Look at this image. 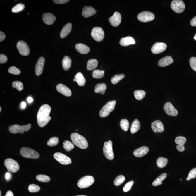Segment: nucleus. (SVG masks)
<instances>
[{
	"instance_id": "obj_3",
	"label": "nucleus",
	"mask_w": 196,
	"mask_h": 196,
	"mask_svg": "<svg viewBox=\"0 0 196 196\" xmlns=\"http://www.w3.org/2000/svg\"><path fill=\"white\" fill-rule=\"evenodd\" d=\"M116 104V101H110L107 103L99 111V115L101 117H107L110 113L114 111Z\"/></svg>"
},
{
	"instance_id": "obj_43",
	"label": "nucleus",
	"mask_w": 196,
	"mask_h": 196,
	"mask_svg": "<svg viewBox=\"0 0 196 196\" xmlns=\"http://www.w3.org/2000/svg\"><path fill=\"white\" fill-rule=\"evenodd\" d=\"M12 86L13 88L17 89L19 91H22L24 88L23 84L19 81H15L13 82L12 83Z\"/></svg>"
},
{
	"instance_id": "obj_14",
	"label": "nucleus",
	"mask_w": 196,
	"mask_h": 196,
	"mask_svg": "<svg viewBox=\"0 0 196 196\" xmlns=\"http://www.w3.org/2000/svg\"><path fill=\"white\" fill-rule=\"evenodd\" d=\"M164 109L166 114L172 116H176L178 114L177 110L175 108L171 102H167L164 106Z\"/></svg>"
},
{
	"instance_id": "obj_49",
	"label": "nucleus",
	"mask_w": 196,
	"mask_h": 196,
	"mask_svg": "<svg viewBox=\"0 0 196 196\" xmlns=\"http://www.w3.org/2000/svg\"><path fill=\"white\" fill-rule=\"evenodd\" d=\"M190 64L191 68L196 72V58L192 57L190 59Z\"/></svg>"
},
{
	"instance_id": "obj_42",
	"label": "nucleus",
	"mask_w": 196,
	"mask_h": 196,
	"mask_svg": "<svg viewBox=\"0 0 196 196\" xmlns=\"http://www.w3.org/2000/svg\"><path fill=\"white\" fill-rule=\"evenodd\" d=\"M59 139L58 137H53L51 138L48 141L47 144L49 147H54L58 144Z\"/></svg>"
},
{
	"instance_id": "obj_18",
	"label": "nucleus",
	"mask_w": 196,
	"mask_h": 196,
	"mask_svg": "<svg viewBox=\"0 0 196 196\" xmlns=\"http://www.w3.org/2000/svg\"><path fill=\"white\" fill-rule=\"evenodd\" d=\"M151 128L152 130L156 133L157 132L162 133L164 130L163 124L160 120H156L152 123Z\"/></svg>"
},
{
	"instance_id": "obj_2",
	"label": "nucleus",
	"mask_w": 196,
	"mask_h": 196,
	"mask_svg": "<svg viewBox=\"0 0 196 196\" xmlns=\"http://www.w3.org/2000/svg\"><path fill=\"white\" fill-rule=\"evenodd\" d=\"M72 142L77 147L81 149H87L88 147V141L85 137L76 133H73L71 135Z\"/></svg>"
},
{
	"instance_id": "obj_22",
	"label": "nucleus",
	"mask_w": 196,
	"mask_h": 196,
	"mask_svg": "<svg viewBox=\"0 0 196 196\" xmlns=\"http://www.w3.org/2000/svg\"><path fill=\"white\" fill-rule=\"evenodd\" d=\"M174 60L171 57L167 56L161 59L158 61V65L161 67H165L172 64Z\"/></svg>"
},
{
	"instance_id": "obj_50",
	"label": "nucleus",
	"mask_w": 196,
	"mask_h": 196,
	"mask_svg": "<svg viewBox=\"0 0 196 196\" xmlns=\"http://www.w3.org/2000/svg\"><path fill=\"white\" fill-rule=\"evenodd\" d=\"M8 60V58L4 54H1L0 55V64H4L7 62Z\"/></svg>"
},
{
	"instance_id": "obj_44",
	"label": "nucleus",
	"mask_w": 196,
	"mask_h": 196,
	"mask_svg": "<svg viewBox=\"0 0 196 196\" xmlns=\"http://www.w3.org/2000/svg\"><path fill=\"white\" fill-rule=\"evenodd\" d=\"M40 190V188L38 185L35 184H31L28 187V190L31 192H38Z\"/></svg>"
},
{
	"instance_id": "obj_30",
	"label": "nucleus",
	"mask_w": 196,
	"mask_h": 196,
	"mask_svg": "<svg viewBox=\"0 0 196 196\" xmlns=\"http://www.w3.org/2000/svg\"><path fill=\"white\" fill-rule=\"evenodd\" d=\"M141 128V124L137 119L134 121L131 125L130 131L131 133L134 134L138 132Z\"/></svg>"
},
{
	"instance_id": "obj_20",
	"label": "nucleus",
	"mask_w": 196,
	"mask_h": 196,
	"mask_svg": "<svg viewBox=\"0 0 196 196\" xmlns=\"http://www.w3.org/2000/svg\"><path fill=\"white\" fill-rule=\"evenodd\" d=\"M43 20L45 24L50 25H52L55 22L56 18L52 13H46L43 15Z\"/></svg>"
},
{
	"instance_id": "obj_33",
	"label": "nucleus",
	"mask_w": 196,
	"mask_h": 196,
	"mask_svg": "<svg viewBox=\"0 0 196 196\" xmlns=\"http://www.w3.org/2000/svg\"><path fill=\"white\" fill-rule=\"evenodd\" d=\"M168 161V160L167 158L160 157L157 159V165L159 168H164L166 166Z\"/></svg>"
},
{
	"instance_id": "obj_31",
	"label": "nucleus",
	"mask_w": 196,
	"mask_h": 196,
	"mask_svg": "<svg viewBox=\"0 0 196 196\" xmlns=\"http://www.w3.org/2000/svg\"><path fill=\"white\" fill-rule=\"evenodd\" d=\"M166 173H162V174L160 175L157 178L156 180L152 183V185L153 186H157L162 185V182L166 178Z\"/></svg>"
},
{
	"instance_id": "obj_39",
	"label": "nucleus",
	"mask_w": 196,
	"mask_h": 196,
	"mask_svg": "<svg viewBox=\"0 0 196 196\" xmlns=\"http://www.w3.org/2000/svg\"><path fill=\"white\" fill-rule=\"evenodd\" d=\"M120 125L123 130L126 132L129 128V122L126 119H122L120 122Z\"/></svg>"
},
{
	"instance_id": "obj_41",
	"label": "nucleus",
	"mask_w": 196,
	"mask_h": 196,
	"mask_svg": "<svg viewBox=\"0 0 196 196\" xmlns=\"http://www.w3.org/2000/svg\"><path fill=\"white\" fill-rule=\"evenodd\" d=\"M36 179L39 181L43 182H48L50 181L49 176L45 175L40 174L36 176Z\"/></svg>"
},
{
	"instance_id": "obj_36",
	"label": "nucleus",
	"mask_w": 196,
	"mask_h": 196,
	"mask_svg": "<svg viewBox=\"0 0 196 196\" xmlns=\"http://www.w3.org/2000/svg\"><path fill=\"white\" fill-rule=\"evenodd\" d=\"M63 147L66 151L69 152L74 148L75 146L73 143L70 141H65L63 142Z\"/></svg>"
},
{
	"instance_id": "obj_62",
	"label": "nucleus",
	"mask_w": 196,
	"mask_h": 196,
	"mask_svg": "<svg viewBox=\"0 0 196 196\" xmlns=\"http://www.w3.org/2000/svg\"><path fill=\"white\" fill-rule=\"evenodd\" d=\"M1 107H0V111H1Z\"/></svg>"
},
{
	"instance_id": "obj_46",
	"label": "nucleus",
	"mask_w": 196,
	"mask_h": 196,
	"mask_svg": "<svg viewBox=\"0 0 196 196\" xmlns=\"http://www.w3.org/2000/svg\"><path fill=\"white\" fill-rule=\"evenodd\" d=\"M176 144L178 145H183L185 144L186 142V139L185 137L179 136L176 137L175 140Z\"/></svg>"
},
{
	"instance_id": "obj_16",
	"label": "nucleus",
	"mask_w": 196,
	"mask_h": 196,
	"mask_svg": "<svg viewBox=\"0 0 196 196\" xmlns=\"http://www.w3.org/2000/svg\"><path fill=\"white\" fill-rule=\"evenodd\" d=\"M121 16L118 12H116L109 19L110 23L112 26L117 27L120 25L121 22Z\"/></svg>"
},
{
	"instance_id": "obj_60",
	"label": "nucleus",
	"mask_w": 196,
	"mask_h": 196,
	"mask_svg": "<svg viewBox=\"0 0 196 196\" xmlns=\"http://www.w3.org/2000/svg\"><path fill=\"white\" fill-rule=\"evenodd\" d=\"M1 191H0V196H1Z\"/></svg>"
},
{
	"instance_id": "obj_17",
	"label": "nucleus",
	"mask_w": 196,
	"mask_h": 196,
	"mask_svg": "<svg viewBox=\"0 0 196 196\" xmlns=\"http://www.w3.org/2000/svg\"><path fill=\"white\" fill-rule=\"evenodd\" d=\"M45 63V59L43 57H40L37 60L35 67V73L37 76H40L43 72Z\"/></svg>"
},
{
	"instance_id": "obj_57",
	"label": "nucleus",
	"mask_w": 196,
	"mask_h": 196,
	"mask_svg": "<svg viewBox=\"0 0 196 196\" xmlns=\"http://www.w3.org/2000/svg\"><path fill=\"white\" fill-rule=\"evenodd\" d=\"M26 104L25 103V102H23L21 103V107L22 109H25L26 107Z\"/></svg>"
},
{
	"instance_id": "obj_56",
	"label": "nucleus",
	"mask_w": 196,
	"mask_h": 196,
	"mask_svg": "<svg viewBox=\"0 0 196 196\" xmlns=\"http://www.w3.org/2000/svg\"><path fill=\"white\" fill-rule=\"evenodd\" d=\"M4 196H14L13 192L11 191H7L6 194Z\"/></svg>"
},
{
	"instance_id": "obj_10",
	"label": "nucleus",
	"mask_w": 196,
	"mask_h": 196,
	"mask_svg": "<svg viewBox=\"0 0 196 196\" xmlns=\"http://www.w3.org/2000/svg\"><path fill=\"white\" fill-rule=\"evenodd\" d=\"M91 36L95 40L99 42L103 40L104 37V32L102 28L96 27L92 30Z\"/></svg>"
},
{
	"instance_id": "obj_12",
	"label": "nucleus",
	"mask_w": 196,
	"mask_h": 196,
	"mask_svg": "<svg viewBox=\"0 0 196 196\" xmlns=\"http://www.w3.org/2000/svg\"><path fill=\"white\" fill-rule=\"evenodd\" d=\"M54 157L59 162L63 165H67L71 164L72 161L71 158L64 154L60 153H55L54 155Z\"/></svg>"
},
{
	"instance_id": "obj_8",
	"label": "nucleus",
	"mask_w": 196,
	"mask_h": 196,
	"mask_svg": "<svg viewBox=\"0 0 196 196\" xmlns=\"http://www.w3.org/2000/svg\"><path fill=\"white\" fill-rule=\"evenodd\" d=\"M4 165L8 171L12 173H16L20 169L19 164L17 161L11 158L6 159L4 162Z\"/></svg>"
},
{
	"instance_id": "obj_59",
	"label": "nucleus",
	"mask_w": 196,
	"mask_h": 196,
	"mask_svg": "<svg viewBox=\"0 0 196 196\" xmlns=\"http://www.w3.org/2000/svg\"><path fill=\"white\" fill-rule=\"evenodd\" d=\"M194 40H196V34L195 35V36H194Z\"/></svg>"
},
{
	"instance_id": "obj_48",
	"label": "nucleus",
	"mask_w": 196,
	"mask_h": 196,
	"mask_svg": "<svg viewBox=\"0 0 196 196\" xmlns=\"http://www.w3.org/2000/svg\"><path fill=\"white\" fill-rule=\"evenodd\" d=\"M133 184L134 181L133 180H131L130 181L128 182V183L125 185L124 187H123V191L125 192H127L130 190Z\"/></svg>"
},
{
	"instance_id": "obj_54",
	"label": "nucleus",
	"mask_w": 196,
	"mask_h": 196,
	"mask_svg": "<svg viewBox=\"0 0 196 196\" xmlns=\"http://www.w3.org/2000/svg\"><path fill=\"white\" fill-rule=\"evenodd\" d=\"M6 38V35L2 32H0V42H1L4 40Z\"/></svg>"
},
{
	"instance_id": "obj_1",
	"label": "nucleus",
	"mask_w": 196,
	"mask_h": 196,
	"mask_svg": "<svg viewBox=\"0 0 196 196\" xmlns=\"http://www.w3.org/2000/svg\"><path fill=\"white\" fill-rule=\"evenodd\" d=\"M51 111V108L49 105L44 104L40 107L37 116V123L40 127H44L51 120L49 116Z\"/></svg>"
},
{
	"instance_id": "obj_40",
	"label": "nucleus",
	"mask_w": 196,
	"mask_h": 196,
	"mask_svg": "<svg viewBox=\"0 0 196 196\" xmlns=\"http://www.w3.org/2000/svg\"><path fill=\"white\" fill-rule=\"evenodd\" d=\"M25 5L23 4H18L12 8V12L13 13H19L25 9Z\"/></svg>"
},
{
	"instance_id": "obj_15",
	"label": "nucleus",
	"mask_w": 196,
	"mask_h": 196,
	"mask_svg": "<svg viewBox=\"0 0 196 196\" xmlns=\"http://www.w3.org/2000/svg\"><path fill=\"white\" fill-rule=\"evenodd\" d=\"M167 48V45L165 43L157 42L152 46L151 51L154 54H158L164 52Z\"/></svg>"
},
{
	"instance_id": "obj_47",
	"label": "nucleus",
	"mask_w": 196,
	"mask_h": 196,
	"mask_svg": "<svg viewBox=\"0 0 196 196\" xmlns=\"http://www.w3.org/2000/svg\"><path fill=\"white\" fill-rule=\"evenodd\" d=\"M196 177V168L192 169L188 174L186 180L189 181L191 179L195 178Z\"/></svg>"
},
{
	"instance_id": "obj_37",
	"label": "nucleus",
	"mask_w": 196,
	"mask_h": 196,
	"mask_svg": "<svg viewBox=\"0 0 196 196\" xmlns=\"http://www.w3.org/2000/svg\"><path fill=\"white\" fill-rule=\"evenodd\" d=\"M125 76V75L123 74L115 75V76L113 77L112 78H111V82L114 84H117L119 81L124 78Z\"/></svg>"
},
{
	"instance_id": "obj_35",
	"label": "nucleus",
	"mask_w": 196,
	"mask_h": 196,
	"mask_svg": "<svg viewBox=\"0 0 196 196\" xmlns=\"http://www.w3.org/2000/svg\"><path fill=\"white\" fill-rule=\"evenodd\" d=\"M104 73L105 71L96 69L93 71L92 75L93 78L99 79L103 77L104 75Z\"/></svg>"
},
{
	"instance_id": "obj_19",
	"label": "nucleus",
	"mask_w": 196,
	"mask_h": 196,
	"mask_svg": "<svg viewBox=\"0 0 196 196\" xmlns=\"http://www.w3.org/2000/svg\"><path fill=\"white\" fill-rule=\"evenodd\" d=\"M56 90L59 93L65 96L69 97L71 96L72 92L70 89L64 84H60L56 86Z\"/></svg>"
},
{
	"instance_id": "obj_6",
	"label": "nucleus",
	"mask_w": 196,
	"mask_h": 196,
	"mask_svg": "<svg viewBox=\"0 0 196 196\" xmlns=\"http://www.w3.org/2000/svg\"><path fill=\"white\" fill-rule=\"evenodd\" d=\"M113 143L111 141L105 142L104 144L103 153L105 157L112 160L114 159V155L113 151Z\"/></svg>"
},
{
	"instance_id": "obj_4",
	"label": "nucleus",
	"mask_w": 196,
	"mask_h": 196,
	"mask_svg": "<svg viewBox=\"0 0 196 196\" xmlns=\"http://www.w3.org/2000/svg\"><path fill=\"white\" fill-rule=\"evenodd\" d=\"M21 156L26 158L37 159L39 157V154L36 151L30 148L24 147L20 151Z\"/></svg>"
},
{
	"instance_id": "obj_51",
	"label": "nucleus",
	"mask_w": 196,
	"mask_h": 196,
	"mask_svg": "<svg viewBox=\"0 0 196 196\" xmlns=\"http://www.w3.org/2000/svg\"><path fill=\"white\" fill-rule=\"evenodd\" d=\"M12 176H12L11 173H10V172H7L5 174V178L6 180L7 181H9L11 180L12 178Z\"/></svg>"
},
{
	"instance_id": "obj_7",
	"label": "nucleus",
	"mask_w": 196,
	"mask_h": 196,
	"mask_svg": "<svg viewBox=\"0 0 196 196\" xmlns=\"http://www.w3.org/2000/svg\"><path fill=\"white\" fill-rule=\"evenodd\" d=\"M31 124L24 126H20L18 125H14L9 127V130L11 133L13 134H23L25 132H28L31 128Z\"/></svg>"
},
{
	"instance_id": "obj_63",
	"label": "nucleus",
	"mask_w": 196,
	"mask_h": 196,
	"mask_svg": "<svg viewBox=\"0 0 196 196\" xmlns=\"http://www.w3.org/2000/svg\"><path fill=\"white\" fill-rule=\"evenodd\" d=\"M73 81H75V79H73Z\"/></svg>"
},
{
	"instance_id": "obj_9",
	"label": "nucleus",
	"mask_w": 196,
	"mask_h": 196,
	"mask_svg": "<svg viewBox=\"0 0 196 196\" xmlns=\"http://www.w3.org/2000/svg\"><path fill=\"white\" fill-rule=\"evenodd\" d=\"M171 8L177 13H182L185 8V5L183 1L181 0H174L171 4Z\"/></svg>"
},
{
	"instance_id": "obj_25",
	"label": "nucleus",
	"mask_w": 196,
	"mask_h": 196,
	"mask_svg": "<svg viewBox=\"0 0 196 196\" xmlns=\"http://www.w3.org/2000/svg\"><path fill=\"white\" fill-rule=\"evenodd\" d=\"M135 42L134 39L131 37H123L121 39L120 44L123 46H127L129 45L135 44Z\"/></svg>"
},
{
	"instance_id": "obj_26",
	"label": "nucleus",
	"mask_w": 196,
	"mask_h": 196,
	"mask_svg": "<svg viewBox=\"0 0 196 196\" xmlns=\"http://www.w3.org/2000/svg\"><path fill=\"white\" fill-rule=\"evenodd\" d=\"M72 25L71 23H68L65 25L60 33V37L64 38L67 37L71 31Z\"/></svg>"
},
{
	"instance_id": "obj_58",
	"label": "nucleus",
	"mask_w": 196,
	"mask_h": 196,
	"mask_svg": "<svg viewBox=\"0 0 196 196\" xmlns=\"http://www.w3.org/2000/svg\"><path fill=\"white\" fill-rule=\"evenodd\" d=\"M27 101L28 103H31L33 101V99L32 98L29 97L28 98Z\"/></svg>"
},
{
	"instance_id": "obj_28",
	"label": "nucleus",
	"mask_w": 196,
	"mask_h": 196,
	"mask_svg": "<svg viewBox=\"0 0 196 196\" xmlns=\"http://www.w3.org/2000/svg\"><path fill=\"white\" fill-rule=\"evenodd\" d=\"M62 64L64 70H68L71 66V59L68 56H65L63 59Z\"/></svg>"
},
{
	"instance_id": "obj_45",
	"label": "nucleus",
	"mask_w": 196,
	"mask_h": 196,
	"mask_svg": "<svg viewBox=\"0 0 196 196\" xmlns=\"http://www.w3.org/2000/svg\"><path fill=\"white\" fill-rule=\"evenodd\" d=\"M9 73L14 75H19L21 73L20 70L14 66H12L8 69Z\"/></svg>"
},
{
	"instance_id": "obj_34",
	"label": "nucleus",
	"mask_w": 196,
	"mask_h": 196,
	"mask_svg": "<svg viewBox=\"0 0 196 196\" xmlns=\"http://www.w3.org/2000/svg\"><path fill=\"white\" fill-rule=\"evenodd\" d=\"M134 96L138 100H141L146 95V92L144 90H135L134 92Z\"/></svg>"
},
{
	"instance_id": "obj_53",
	"label": "nucleus",
	"mask_w": 196,
	"mask_h": 196,
	"mask_svg": "<svg viewBox=\"0 0 196 196\" xmlns=\"http://www.w3.org/2000/svg\"><path fill=\"white\" fill-rule=\"evenodd\" d=\"M176 149L179 152H183L185 150L184 145H178L176 147Z\"/></svg>"
},
{
	"instance_id": "obj_29",
	"label": "nucleus",
	"mask_w": 196,
	"mask_h": 196,
	"mask_svg": "<svg viewBox=\"0 0 196 196\" xmlns=\"http://www.w3.org/2000/svg\"><path fill=\"white\" fill-rule=\"evenodd\" d=\"M107 89V86L105 83L98 84L96 85L94 92L96 93H100L102 94H105Z\"/></svg>"
},
{
	"instance_id": "obj_38",
	"label": "nucleus",
	"mask_w": 196,
	"mask_h": 196,
	"mask_svg": "<svg viewBox=\"0 0 196 196\" xmlns=\"http://www.w3.org/2000/svg\"><path fill=\"white\" fill-rule=\"evenodd\" d=\"M125 180V176L122 175L119 176L115 179L114 181V184L115 186H118L122 184Z\"/></svg>"
},
{
	"instance_id": "obj_13",
	"label": "nucleus",
	"mask_w": 196,
	"mask_h": 196,
	"mask_svg": "<svg viewBox=\"0 0 196 196\" xmlns=\"http://www.w3.org/2000/svg\"><path fill=\"white\" fill-rule=\"evenodd\" d=\"M155 18L154 15L149 11H144L138 14V19L140 22H147L153 20Z\"/></svg>"
},
{
	"instance_id": "obj_5",
	"label": "nucleus",
	"mask_w": 196,
	"mask_h": 196,
	"mask_svg": "<svg viewBox=\"0 0 196 196\" xmlns=\"http://www.w3.org/2000/svg\"><path fill=\"white\" fill-rule=\"evenodd\" d=\"M94 178L92 176H85L78 180V186L80 188H88L94 183Z\"/></svg>"
},
{
	"instance_id": "obj_24",
	"label": "nucleus",
	"mask_w": 196,
	"mask_h": 196,
	"mask_svg": "<svg viewBox=\"0 0 196 196\" xmlns=\"http://www.w3.org/2000/svg\"><path fill=\"white\" fill-rule=\"evenodd\" d=\"M77 51L80 53L86 54L88 53L90 51V48L83 44H77L75 46Z\"/></svg>"
},
{
	"instance_id": "obj_61",
	"label": "nucleus",
	"mask_w": 196,
	"mask_h": 196,
	"mask_svg": "<svg viewBox=\"0 0 196 196\" xmlns=\"http://www.w3.org/2000/svg\"><path fill=\"white\" fill-rule=\"evenodd\" d=\"M76 196H86V195H77Z\"/></svg>"
},
{
	"instance_id": "obj_27",
	"label": "nucleus",
	"mask_w": 196,
	"mask_h": 196,
	"mask_svg": "<svg viewBox=\"0 0 196 196\" xmlns=\"http://www.w3.org/2000/svg\"><path fill=\"white\" fill-rule=\"evenodd\" d=\"M75 79L78 85L80 86H84L86 80L84 78L83 75L81 72H78L75 76Z\"/></svg>"
},
{
	"instance_id": "obj_52",
	"label": "nucleus",
	"mask_w": 196,
	"mask_h": 196,
	"mask_svg": "<svg viewBox=\"0 0 196 196\" xmlns=\"http://www.w3.org/2000/svg\"><path fill=\"white\" fill-rule=\"evenodd\" d=\"M68 0H54L53 2L55 4H64L68 2Z\"/></svg>"
},
{
	"instance_id": "obj_11",
	"label": "nucleus",
	"mask_w": 196,
	"mask_h": 196,
	"mask_svg": "<svg viewBox=\"0 0 196 196\" xmlns=\"http://www.w3.org/2000/svg\"><path fill=\"white\" fill-rule=\"evenodd\" d=\"M17 48L20 55L27 56L29 55L30 50L27 43L23 41H20L18 42L16 45Z\"/></svg>"
},
{
	"instance_id": "obj_23",
	"label": "nucleus",
	"mask_w": 196,
	"mask_h": 196,
	"mask_svg": "<svg viewBox=\"0 0 196 196\" xmlns=\"http://www.w3.org/2000/svg\"><path fill=\"white\" fill-rule=\"evenodd\" d=\"M96 11L92 7L85 6L83 9L82 15L84 17L88 18L95 14Z\"/></svg>"
},
{
	"instance_id": "obj_32",
	"label": "nucleus",
	"mask_w": 196,
	"mask_h": 196,
	"mask_svg": "<svg viewBox=\"0 0 196 196\" xmlns=\"http://www.w3.org/2000/svg\"><path fill=\"white\" fill-rule=\"evenodd\" d=\"M98 64L97 60L95 59L89 60L87 63V69L89 71L92 70L97 67Z\"/></svg>"
},
{
	"instance_id": "obj_21",
	"label": "nucleus",
	"mask_w": 196,
	"mask_h": 196,
	"mask_svg": "<svg viewBox=\"0 0 196 196\" xmlns=\"http://www.w3.org/2000/svg\"><path fill=\"white\" fill-rule=\"evenodd\" d=\"M149 148L144 146L139 148L135 150L133 152V154L137 157H141L147 154L149 152Z\"/></svg>"
},
{
	"instance_id": "obj_55",
	"label": "nucleus",
	"mask_w": 196,
	"mask_h": 196,
	"mask_svg": "<svg viewBox=\"0 0 196 196\" xmlns=\"http://www.w3.org/2000/svg\"><path fill=\"white\" fill-rule=\"evenodd\" d=\"M190 24L192 26H196V16L191 20L190 22Z\"/></svg>"
}]
</instances>
